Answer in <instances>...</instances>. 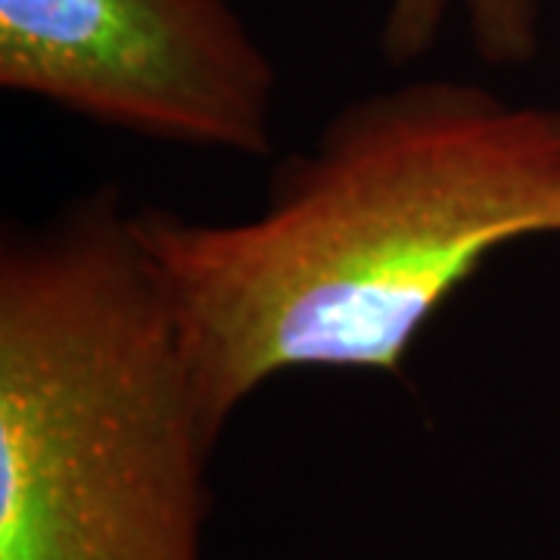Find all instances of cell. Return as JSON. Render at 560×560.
<instances>
[{
    "label": "cell",
    "instance_id": "obj_1",
    "mask_svg": "<svg viewBox=\"0 0 560 560\" xmlns=\"http://www.w3.org/2000/svg\"><path fill=\"white\" fill-rule=\"evenodd\" d=\"M131 224L224 433L283 371H399L492 253L560 234V106L408 81L334 113L256 215L143 206Z\"/></svg>",
    "mask_w": 560,
    "mask_h": 560
},
{
    "label": "cell",
    "instance_id": "obj_2",
    "mask_svg": "<svg viewBox=\"0 0 560 560\" xmlns=\"http://www.w3.org/2000/svg\"><path fill=\"white\" fill-rule=\"evenodd\" d=\"M219 440L119 190L10 224L0 560H202Z\"/></svg>",
    "mask_w": 560,
    "mask_h": 560
},
{
    "label": "cell",
    "instance_id": "obj_3",
    "mask_svg": "<svg viewBox=\"0 0 560 560\" xmlns=\"http://www.w3.org/2000/svg\"><path fill=\"white\" fill-rule=\"evenodd\" d=\"M0 88L147 140L275 147L278 72L228 0H0Z\"/></svg>",
    "mask_w": 560,
    "mask_h": 560
},
{
    "label": "cell",
    "instance_id": "obj_4",
    "mask_svg": "<svg viewBox=\"0 0 560 560\" xmlns=\"http://www.w3.org/2000/svg\"><path fill=\"white\" fill-rule=\"evenodd\" d=\"M460 13L482 60L489 66H526L541 44L539 0H389L381 28V50L393 66L423 57L445 20Z\"/></svg>",
    "mask_w": 560,
    "mask_h": 560
}]
</instances>
